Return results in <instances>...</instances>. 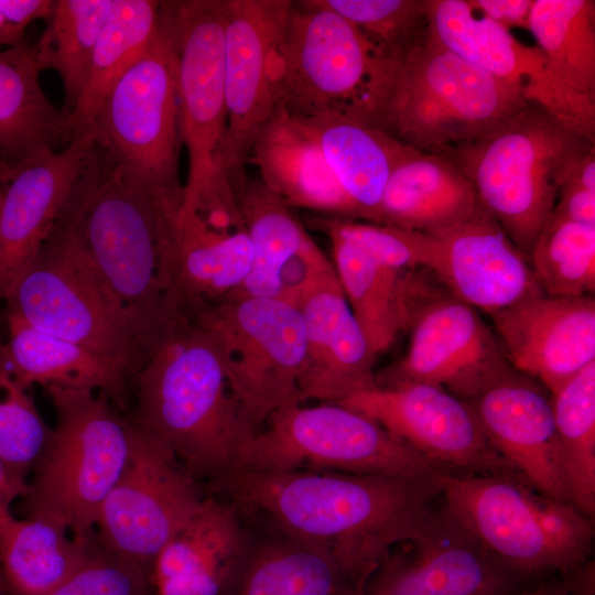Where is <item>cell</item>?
Listing matches in <instances>:
<instances>
[{"instance_id":"6da1fadb","label":"cell","mask_w":595,"mask_h":595,"mask_svg":"<svg viewBox=\"0 0 595 595\" xmlns=\"http://www.w3.org/2000/svg\"><path fill=\"white\" fill-rule=\"evenodd\" d=\"M441 473L396 477L234 469L206 488L234 505L248 527L322 551L361 589L390 551L416 537L435 511Z\"/></svg>"},{"instance_id":"7a4b0ae2","label":"cell","mask_w":595,"mask_h":595,"mask_svg":"<svg viewBox=\"0 0 595 595\" xmlns=\"http://www.w3.org/2000/svg\"><path fill=\"white\" fill-rule=\"evenodd\" d=\"M60 216L154 353L190 323L166 263L169 213L134 186L96 141Z\"/></svg>"},{"instance_id":"3957f363","label":"cell","mask_w":595,"mask_h":595,"mask_svg":"<svg viewBox=\"0 0 595 595\" xmlns=\"http://www.w3.org/2000/svg\"><path fill=\"white\" fill-rule=\"evenodd\" d=\"M528 102L432 34L409 54L387 58L365 125L416 152L450 158Z\"/></svg>"},{"instance_id":"277c9868","label":"cell","mask_w":595,"mask_h":595,"mask_svg":"<svg viewBox=\"0 0 595 595\" xmlns=\"http://www.w3.org/2000/svg\"><path fill=\"white\" fill-rule=\"evenodd\" d=\"M133 423L166 446L199 480L232 470L252 431L230 392L219 357L192 321L134 377Z\"/></svg>"},{"instance_id":"5b68a950","label":"cell","mask_w":595,"mask_h":595,"mask_svg":"<svg viewBox=\"0 0 595 595\" xmlns=\"http://www.w3.org/2000/svg\"><path fill=\"white\" fill-rule=\"evenodd\" d=\"M595 143L528 102L450 159L472 183L480 207L528 261L561 186Z\"/></svg>"},{"instance_id":"8992f818","label":"cell","mask_w":595,"mask_h":595,"mask_svg":"<svg viewBox=\"0 0 595 595\" xmlns=\"http://www.w3.org/2000/svg\"><path fill=\"white\" fill-rule=\"evenodd\" d=\"M4 303L6 313L88 349L128 379L155 354L61 216Z\"/></svg>"},{"instance_id":"52a82bcc","label":"cell","mask_w":595,"mask_h":595,"mask_svg":"<svg viewBox=\"0 0 595 595\" xmlns=\"http://www.w3.org/2000/svg\"><path fill=\"white\" fill-rule=\"evenodd\" d=\"M442 501L505 565L531 582L571 573L591 558L593 519L518 476L441 473Z\"/></svg>"},{"instance_id":"ba28073f","label":"cell","mask_w":595,"mask_h":595,"mask_svg":"<svg viewBox=\"0 0 595 595\" xmlns=\"http://www.w3.org/2000/svg\"><path fill=\"white\" fill-rule=\"evenodd\" d=\"M177 46L182 143L188 155L181 209L219 230L245 228L223 167L227 128L225 0L164 1Z\"/></svg>"},{"instance_id":"9c48e42d","label":"cell","mask_w":595,"mask_h":595,"mask_svg":"<svg viewBox=\"0 0 595 595\" xmlns=\"http://www.w3.org/2000/svg\"><path fill=\"white\" fill-rule=\"evenodd\" d=\"M89 129L123 175L154 204L182 206L177 46L164 1L154 39L115 84Z\"/></svg>"},{"instance_id":"30bf717a","label":"cell","mask_w":595,"mask_h":595,"mask_svg":"<svg viewBox=\"0 0 595 595\" xmlns=\"http://www.w3.org/2000/svg\"><path fill=\"white\" fill-rule=\"evenodd\" d=\"M46 390L56 425L28 484L29 516L51 518L74 537L90 539L101 506L128 462L133 425L96 391Z\"/></svg>"},{"instance_id":"8fae6325","label":"cell","mask_w":595,"mask_h":595,"mask_svg":"<svg viewBox=\"0 0 595 595\" xmlns=\"http://www.w3.org/2000/svg\"><path fill=\"white\" fill-rule=\"evenodd\" d=\"M190 320L212 342L253 434L279 409L303 403L305 332L296 306L274 298H227L197 309Z\"/></svg>"},{"instance_id":"7c38bea8","label":"cell","mask_w":595,"mask_h":595,"mask_svg":"<svg viewBox=\"0 0 595 595\" xmlns=\"http://www.w3.org/2000/svg\"><path fill=\"white\" fill-rule=\"evenodd\" d=\"M234 469L396 477L441 472L372 420L331 402L291 404L272 413L262 429L241 444Z\"/></svg>"},{"instance_id":"4fadbf2b","label":"cell","mask_w":595,"mask_h":595,"mask_svg":"<svg viewBox=\"0 0 595 595\" xmlns=\"http://www.w3.org/2000/svg\"><path fill=\"white\" fill-rule=\"evenodd\" d=\"M281 53L279 105L289 113L365 125L389 56L358 26L316 0L293 1Z\"/></svg>"},{"instance_id":"5bb4252c","label":"cell","mask_w":595,"mask_h":595,"mask_svg":"<svg viewBox=\"0 0 595 595\" xmlns=\"http://www.w3.org/2000/svg\"><path fill=\"white\" fill-rule=\"evenodd\" d=\"M291 0H225L227 128L223 167L238 201L256 136L280 102L282 43Z\"/></svg>"},{"instance_id":"9a60e30c","label":"cell","mask_w":595,"mask_h":595,"mask_svg":"<svg viewBox=\"0 0 595 595\" xmlns=\"http://www.w3.org/2000/svg\"><path fill=\"white\" fill-rule=\"evenodd\" d=\"M132 425L128 462L101 506L96 528L104 549L147 567L205 494L166 446Z\"/></svg>"},{"instance_id":"2e32d148","label":"cell","mask_w":595,"mask_h":595,"mask_svg":"<svg viewBox=\"0 0 595 595\" xmlns=\"http://www.w3.org/2000/svg\"><path fill=\"white\" fill-rule=\"evenodd\" d=\"M336 403L372 420L443 473L520 477L490 445L469 405L443 388L376 385Z\"/></svg>"},{"instance_id":"e0dca14e","label":"cell","mask_w":595,"mask_h":595,"mask_svg":"<svg viewBox=\"0 0 595 595\" xmlns=\"http://www.w3.org/2000/svg\"><path fill=\"white\" fill-rule=\"evenodd\" d=\"M533 583L491 554L442 501L416 537L390 551L361 595H516Z\"/></svg>"},{"instance_id":"ac0fdd59","label":"cell","mask_w":595,"mask_h":595,"mask_svg":"<svg viewBox=\"0 0 595 595\" xmlns=\"http://www.w3.org/2000/svg\"><path fill=\"white\" fill-rule=\"evenodd\" d=\"M431 31L448 51L517 89L564 126L595 142V101L565 86L538 46L480 15L466 0H431Z\"/></svg>"},{"instance_id":"d6986e66","label":"cell","mask_w":595,"mask_h":595,"mask_svg":"<svg viewBox=\"0 0 595 595\" xmlns=\"http://www.w3.org/2000/svg\"><path fill=\"white\" fill-rule=\"evenodd\" d=\"M512 369L476 309L450 293L419 316L404 357L375 380L378 387L432 385L466 401Z\"/></svg>"},{"instance_id":"ffe728a7","label":"cell","mask_w":595,"mask_h":595,"mask_svg":"<svg viewBox=\"0 0 595 595\" xmlns=\"http://www.w3.org/2000/svg\"><path fill=\"white\" fill-rule=\"evenodd\" d=\"M465 402L494 450L527 484L573 505L550 393L540 382L512 369Z\"/></svg>"},{"instance_id":"44dd1931","label":"cell","mask_w":595,"mask_h":595,"mask_svg":"<svg viewBox=\"0 0 595 595\" xmlns=\"http://www.w3.org/2000/svg\"><path fill=\"white\" fill-rule=\"evenodd\" d=\"M511 367L549 393L595 361L594 295H529L490 315Z\"/></svg>"},{"instance_id":"7402d4cb","label":"cell","mask_w":595,"mask_h":595,"mask_svg":"<svg viewBox=\"0 0 595 595\" xmlns=\"http://www.w3.org/2000/svg\"><path fill=\"white\" fill-rule=\"evenodd\" d=\"M95 141L89 129L26 160L7 178L0 210V306L53 230Z\"/></svg>"},{"instance_id":"603a6c76","label":"cell","mask_w":595,"mask_h":595,"mask_svg":"<svg viewBox=\"0 0 595 595\" xmlns=\"http://www.w3.org/2000/svg\"><path fill=\"white\" fill-rule=\"evenodd\" d=\"M430 271L453 296L489 315L542 292L528 259L480 205L457 227L433 236Z\"/></svg>"},{"instance_id":"cb8c5ba5","label":"cell","mask_w":595,"mask_h":595,"mask_svg":"<svg viewBox=\"0 0 595 595\" xmlns=\"http://www.w3.org/2000/svg\"><path fill=\"white\" fill-rule=\"evenodd\" d=\"M324 231L332 244L333 264L344 294L375 356L387 351L446 294L432 271L385 266L354 242Z\"/></svg>"},{"instance_id":"d4e9b609","label":"cell","mask_w":595,"mask_h":595,"mask_svg":"<svg viewBox=\"0 0 595 595\" xmlns=\"http://www.w3.org/2000/svg\"><path fill=\"white\" fill-rule=\"evenodd\" d=\"M305 332L303 402L336 403L376 386L368 342L339 283L337 273L310 291L298 305Z\"/></svg>"},{"instance_id":"484cf974","label":"cell","mask_w":595,"mask_h":595,"mask_svg":"<svg viewBox=\"0 0 595 595\" xmlns=\"http://www.w3.org/2000/svg\"><path fill=\"white\" fill-rule=\"evenodd\" d=\"M248 542L234 505L207 493L152 564L158 595H226Z\"/></svg>"},{"instance_id":"4316f807","label":"cell","mask_w":595,"mask_h":595,"mask_svg":"<svg viewBox=\"0 0 595 595\" xmlns=\"http://www.w3.org/2000/svg\"><path fill=\"white\" fill-rule=\"evenodd\" d=\"M260 182L289 207L355 220L357 213L323 158L309 121L278 105L252 143Z\"/></svg>"},{"instance_id":"83f0119b","label":"cell","mask_w":595,"mask_h":595,"mask_svg":"<svg viewBox=\"0 0 595 595\" xmlns=\"http://www.w3.org/2000/svg\"><path fill=\"white\" fill-rule=\"evenodd\" d=\"M165 253L176 299L188 317L231 295L247 278L252 261L246 228L215 229L182 209L167 219Z\"/></svg>"},{"instance_id":"f1b7e54d","label":"cell","mask_w":595,"mask_h":595,"mask_svg":"<svg viewBox=\"0 0 595 595\" xmlns=\"http://www.w3.org/2000/svg\"><path fill=\"white\" fill-rule=\"evenodd\" d=\"M478 206L472 183L450 158L412 150L390 174L378 224L437 236L464 223Z\"/></svg>"},{"instance_id":"f546056e","label":"cell","mask_w":595,"mask_h":595,"mask_svg":"<svg viewBox=\"0 0 595 595\" xmlns=\"http://www.w3.org/2000/svg\"><path fill=\"white\" fill-rule=\"evenodd\" d=\"M34 45L0 50V170L4 182L26 160L72 141L65 115L46 97Z\"/></svg>"},{"instance_id":"4dcf8cb0","label":"cell","mask_w":595,"mask_h":595,"mask_svg":"<svg viewBox=\"0 0 595 595\" xmlns=\"http://www.w3.org/2000/svg\"><path fill=\"white\" fill-rule=\"evenodd\" d=\"M248 528V547L226 595H361L322 551L280 533Z\"/></svg>"},{"instance_id":"1f68e13d","label":"cell","mask_w":595,"mask_h":595,"mask_svg":"<svg viewBox=\"0 0 595 595\" xmlns=\"http://www.w3.org/2000/svg\"><path fill=\"white\" fill-rule=\"evenodd\" d=\"M305 119L324 160L354 205L357 218L378 224L379 206L390 174L412 150L350 118Z\"/></svg>"},{"instance_id":"d6a6232c","label":"cell","mask_w":595,"mask_h":595,"mask_svg":"<svg viewBox=\"0 0 595 595\" xmlns=\"http://www.w3.org/2000/svg\"><path fill=\"white\" fill-rule=\"evenodd\" d=\"M9 338L4 351L9 365L30 389L34 383L50 387L98 391L122 405L127 381L117 368L88 349L31 326L6 313Z\"/></svg>"},{"instance_id":"836d02e7","label":"cell","mask_w":595,"mask_h":595,"mask_svg":"<svg viewBox=\"0 0 595 595\" xmlns=\"http://www.w3.org/2000/svg\"><path fill=\"white\" fill-rule=\"evenodd\" d=\"M90 539L42 516L15 518L0 512V562L17 595H51L88 559Z\"/></svg>"},{"instance_id":"e575fe53","label":"cell","mask_w":595,"mask_h":595,"mask_svg":"<svg viewBox=\"0 0 595 595\" xmlns=\"http://www.w3.org/2000/svg\"><path fill=\"white\" fill-rule=\"evenodd\" d=\"M161 1L113 0L100 31L84 89L65 125L71 141L85 134L110 90L140 58L160 24Z\"/></svg>"},{"instance_id":"d590c367","label":"cell","mask_w":595,"mask_h":595,"mask_svg":"<svg viewBox=\"0 0 595 595\" xmlns=\"http://www.w3.org/2000/svg\"><path fill=\"white\" fill-rule=\"evenodd\" d=\"M238 205L251 242L252 261L247 278L228 298L277 299L280 271L307 234L291 207L259 178L247 180Z\"/></svg>"},{"instance_id":"8d00e7d4","label":"cell","mask_w":595,"mask_h":595,"mask_svg":"<svg viewBox=\"0 0 595 595\" xmlns=\"http://www.w3.org/2000/svg\"><path fill=\"white\" fill-rule=\"evenodd\" d=\"M528 31L553 74L595 101V2L533 0Z\"/></svg>"},{"instance_id":"74e56055","label":"cell","mask_w":595,"mask_h":595,"mask_svg":"<svg viewBox=\"0 0 595 595\" xmlns=\"http://www.w3.org/2000/svg\"><path fill=\"white\" fill-rule=\"evenodd\" d=\"M113 0H54L46 26L34 45L41 68L61 76L65 100L63 113L69 115L86 83L100 31Z\"/></svg>"},{"instance_id":"f35d334b","label":"cell","mask_w":595,"mask_h":595,"mask_svg":"<svg viewBox=\"0 0 595 595\" xmlns=\"http://www.w3.org/2000/svg\"><path fill=\"white\" fill-rule=\"evenodd\" d=\"M574 507L595 515V361L550 394Z\"/></svg>"},{"instance_id":"ab89813d","label":"cell","mask_w":595,"mask_h":595,"mask_svg":"<svg viewBox=\"0 0 595 595\" xmlns=\"http://www.w3.org/2000/svg\"><path fill=\"white\" fill-rule=\"evenodd\" d=\"M529 264L538 286L548 295H593L595 227L552 214L532 247Z\"/></svg>"},{"instance_id":"60d3db41","label":"cell","mask_w":595,"mask_h":595,"mask_svg":"<svg viewBox=\"0 0 595 595\" xmlns=\"http://www.w3.org/2000/svg\"><path fill=\"white\" fill-rule=\"evenodd\" d=\"M28 390L12 371L0 343V458L24 487L52 433Z\"/></svg>"},{"instance_id":"b9f144b4","label":"cell","mask_w":595,"mask_h":595,"mask_svg":"<svg viewBox=\"0 0 595 595\" xmlns=\"http://www.w3.org/2000/svg\"><path fill=\"white\" fill-rule=\"evenodd\" d=\"M358 26L390 58L402 57L432 35L431 0H316Z\"/></svg>"},{"instance_id":"7bdbcfd3","label":"cell","mask_w":595,"mask_h":595,"mask_svg":"<svg viewBox=\"0 0 595 595\" xmlns=\"http://www.w3.org/2000/svg\"><path fill=\"white\" fill-rule=\"evenodd\" d=\"M323 230L354 242L378 262L394 269H428L432 262L433 237L391 225L343 218L320 219Z\"/></svg>"},{"instance_id":"ee69618b","label":"cell","mask_w":595,"mask_h":595,"mask_svg":"<svg viewBox=\"0 0 595 595\" xmlns=\"http://www.w3.org/2000/svg\"><path fill=\"white\" fill-rule=\"evenodd\" d=\"M51 595H148L145 566L93 549L82 566Z\"/></svg>"},{"instance_id":"f6af8a7d","label":"cell","mask_w":595,"mask_h":595,"mask_svg":"<svg viewBox=\"0 0 595 595\" xmlns=\"http://www.w3.org/2000/svg\"><path fill=\"white\" fill-rule=\"evenodd\" d=\"M335 274L333 262L307 235L280 271L277 299L298 307L310 291Z\"/></svg>"},{"instance_id":"bcb514c9","label":"cell","mask_w":595,"mask_h":595,"mask_svg":"<svg viewBox=\"0 0 595 595\" xmlns=\"http://www.w3.org/2000/svg\"><path fill=\"white\" fill-rule=\"evenodd\" d=\"M516 595H595L594 562L562 575L540 580Z\"/></svg>"},{"instance_id":"7dc6e473","label":"cell","mask_w":595,"mask_h":595,"mask_svg":"<svg viewBox=\"0 0 595 595\" xmlns=\"http://www.w3.org/2000/svg\"><path fill=\"white\" fill-rule=\"evenodd\" d=\"M553 215L595 227V193L566 180L560 188Z\"/></svg>"},{"instance_id":"c3c4849f","label":"cell","mask_w":595,"mask_h":595,"mask_svg":"<svg viewBox=\"0 0 595 595\" xmlns=\"http://www.w3.org/2000/svg\"><path fill=\"white\" fill-rule=\"evenodd\" d=\"M468 3L475 12L509 31L511 28L528 30L533 0H468Z\"/></svg>"},{"instance_id":"681fc988","label":"cell","mask_w":595,"mask_h":595,"mask_svg":"<svg viewBox=\"0 0 595 595\" xmlns=\"http://www.w3.org/2000/svg\"><path fill=\"white\" fill-rule=\"evenodd\" d=\"M54 0H0V14L6 22L19 32L37 19L46 20Z\"/></svg>"},{"instance_id":"f907efd6","label":"cell","mask_w":595,"mask_h":595,"mask_svg":"<svg viewBox=\"0 0 595 595\" xmlns=\"http://www.w3.org/2000/svg\"><path fill=\"white\" fill-rule=\"evenodd\" d=\"M567 180H571L595 193V148L587 151L573 166Z\"/></svg>"},{"instance_id":"816d5d0a","label":"cell","mask_w":595,"mask_h":595,"mask_svg":"<svg viewBox=\"0 0 595 595\" xmlns=\"http://www.w3.org/2000/svg\"><path fill=\"white\" fill-rule=\"evenodd\" d=\"M28 487L18 484L10 475L0 458V512L10 510L11 504L19 497H24Z\"/></svg>"},{"instance_id":"f5cc1de1","label":"cell","mask_w":595,"mask_h":595,"mask_svg":"<svg viewBox=\"0 0 595 595\" xmlns=\"http://www.w3.org/2000/svg\"><path fill=\"white\" fill-rule=\"evenodd\" d=\"M23 41V33L9 25L0 14V46H12Z\"/></svg>"},{"instance_id":"db71d44e","label":"cell","mask_w":595,"mask_h":595,"mask_svg":"<svg viewBox=\"0 0 595 595\" xmlns=\"http://www.w3.org/2000/svg\"><path fill=\"white\" fill-rule=\"evenodd\" d=\"M4 185H6V182H4L3 177H2V173H1V170H0V210H1V205H2Z\"/></svg>"}]
</instances>
